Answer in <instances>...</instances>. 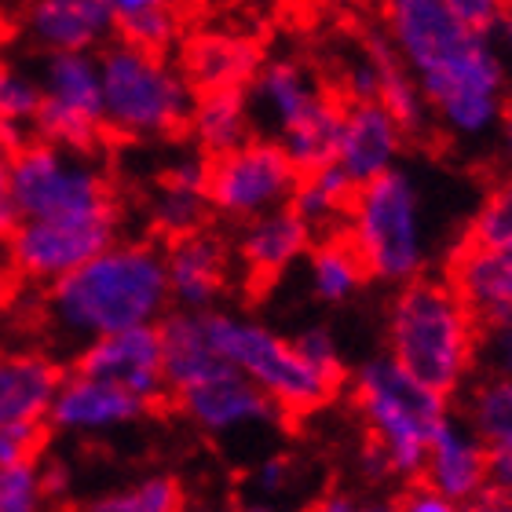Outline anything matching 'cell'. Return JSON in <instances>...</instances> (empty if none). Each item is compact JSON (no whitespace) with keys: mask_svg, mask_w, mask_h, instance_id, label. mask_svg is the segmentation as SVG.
I'll return each mask as SVG.
<instances>
[{"mask_svg":"<svg viewBox=\"0 0 512 512\" xmlns=\"http://www.w3.org/2000/svg\"><path fill=\"white\" fill-rule=\"evenodd\" d=\"M381 22L432 121L458 139H480L498 128L505 59L487 33L461 26L443 0H381Z\"/></svg>","mask_w":512,"mask_h":512,"instance_id":"1","label":"cell"},{"mask_svg":"<svg viewBox=\"0 0 512 512\" xmlns=\"http://www.w3.org/2000/svg\"><path fill=\"white\" fill-rule=\"evenodd\" d=\"M169 304L165 253L154 242H114L48 282L33 304V322L48 341L77 355L99 337L158 322Z\"/></svg>","mask_w":512,"mask_h":512,"instance_id":"2","label":"cell"},{"mask_svg":"<svg viewBox=\"0 0 512 512\" xmlns=\"http://www.w3.org/2000/svg\"><path fill=\"white\" fill-rule=\"evenodd\" d=\"M352 406L366 432V469L377 480H421L428 443L450 417L447 395L432 392L384 355L352 377Z\"/></svg>","mask_w":512,"mask_h":512,"instance_id":"3","label":"cell"},{"mask_svg":"<svg viewBox=\"0 0 512 512\" xmlns=\"http://www.w3.org/2000/svg\"><path fill=\"white\" fill-rule=\"evenodd\" d=\"M388 359L439 395H454L480 352V330L447 278L414 275L388 304Z\"/></svg>","mask_w":512,"mask_h":512,"instance_id":"4","label":"cell"},{"mask_svg":"<svg viewBox=\"0 0 512 512\" xmlns=\"http://www.w3.org/2000/svg\"><path fill=\"white\" fill-rule=\"evenodd\" d=\"M107 139H172L187 132L194 88L165 52L114 37L96 52Z\"/></svg>","mask_w":512,"mask_h":512,"instance_id":"5","label":"cell"},{"mask_svg":"<svg viewBox=\"0 0 512 512\" xmlns=\"http://www.w3.org/2000/svg\"><path fill=\"white\" fill-rule=\"evenodd\" d=\"M15 220H121V202L96 150L22 139L8 158Z\"/></svg>","mask_w":512,"mask_h":512,"instance_id":"6","label":"cell"},{"mask_svg":"<svg viewBox=\"0 0 512 512\" xmlns=\"http://www.w3.org/2000/svg\"><path fill=\"white\" fill-rule=\"evenodd\" d=\"M205 326H209L216 352L238 374H246L286 414V421L315 414L344 388L341 377H330L326 370L308 363L297 344L271 333L260 322L235 319L224 311H205Z\"/></svg>","mask_w":512,"mask_h":512,"instance_id":"7","label":"cell"},{"mask_svg":"<svg viewBox=\"0 0 512 512\" xmlns=\"http://www.w3.org/2000/svg\"><path fill=\"white\" fill-rule=\"evenodd\" d=\"M341 231L363 260L366 278L406 282L425 267L421 194L403 169H388L370 183H359Z\"/></svg>","mask_w":512,"mask_h":512,"instance_id":"8","label":"cell"},{"mask_svg":"<svg viewBox=\"0 0 512 512\" xmlns=\"http://www.w3.org/2000/svg\"><path fill=\"white\" fill-rule=\"evenodd\" d=\"M297 180V165L267 136H249L235 150L205 158V202L216 216L238 224L289 205Z\"/></svg>","mask_w":512,"mask_h":512,"instance_id":"9","label":"cell"},{"mask_svg":"<svg viewBox=\"0 0 512 512\" xmlns=\"http://www.w3.org/2000/svg\"><path fill=\"white\" fill-rule=\"evenodd\" d=\"M37 81L41 110L33 136L74 150H99L107 143L96 52H48L41 59Z\"/></svg>","mask_w":512,"mask_h":512,"instance_id":"10","label":"cell"},{"mask_svg":"<svg viewBox=\"0 0 512 512\" xmlns=\"http://www.w3.org/2000/svg\"><path fill=\"white\" fill-rule=\"evenodd\" d=\"M118 220H15L4 260L22 286H48L114 246Z\"/></svg>","mask_w":512,"mask_h":512,"instance_id":"11","label":"cell"},{"mask_svg":"<svg viewBox=\"0 0 512 512\" xmlns=\"http://www.w3.org/2000/svg\"><path fill=\"white\" fill-rule=\"evenodd\" d=\"M70 370L85 377H99L139 395L150 410H161L172 403L169 381H165V352H161V326H132V330L110 333L99 341L85 344L70 359Z\"/></svg>","mask_w":512,"mask_h":512,"instance_id":"12","label":"cell"},{"mask_svg":"<svg viewBox=\"0 0 512 512\" xmlns=\"http://www.w3.org/2000/svg\"><path fill=\"white\" fill-rule=\"evenodd\" d=\"M443 278L472 315L476 330H512V242L483 246L461 238Z\"/></svg>","mask_w":512,"mask_h":512,"instance_id":"13","label":"cell"},{"mask_svg":"<svg viewBox=\"0 0 512 512\" xmlns=\"http://www.w3.org/2000/svg\"><path fill=\"white\" fill-rule=\"evenodd\" d=\"M246 99L253 125H260L264 136L278 143L286 132L315 118L333 96L300 59L282 55V59H267L256 66L253 81L246 85Z\"/></svg>","mask_w":512,"mask_h":512,"instance_id":"14","label":"cell"},{"mask_svg":"<svg viewBox=\"0 0 512 512\" xmlns=\"http://www.w3.org/2000/svg\"><path fill=\"white\" fill-rule=\"evenodd\" d=\"M311 242H315V231L293 205H278L271 213L246 220L242 235H238L235 260L249 297H264L267 289L286 275V267L308 253Z\"/></svg>","mask_w":512,"mask_h":512,"instance_id":"15","label":"cell"},{"mask_svg":"<svg viewBox=\"0 0 512 512\" xmlns=\"http://www.w3.org/2000/svg\"><path fill=\"white\" fill-rule=\"evenodd\" d=\"M172 406L183 417H191L198 428H205L209 436L235 432V428H246V425L286 421V414L246 374H238L235 366H227L220 374L205 377V381L176 392L172 395Z\"/></svg>","mask_w":512,"mask_h":512,"instance_id":"16","label":"cell"},{"mask_svg":"<svg viewBox=\"0 0 512 512\" xmlns=\"http://www.w3.org/2000/svg\"><path fill=\"white\" fill-rule=\"evenodd\" d=\"M19 30L44 55L99 52L118 37V22L107 0H22Z\"/></svg>","mask_w":512,"mask_h":512,"instance_id":"17","label":"cell"},{"mask_svg":"<svg viewBox=\"0 0 512 512\" xmlns=\"http://www.w3.org/2000/svg\"><path fill=\"white\" fill-rule=\"evenodd\" d=\"M403 143H406L403 125L377 99L344 103L341 139H337V158H333V165L359 187V183H370L381 172L395 169V158H399Z\"/></svg>","mask_w":512,"mask_h":512,"instance_id":"18","label":"cell"},{"mask_svg":"<svg viewBox=\"0 0 512 512\" xmlns=\"http://www.w3.org/2000/svg\"><path fill=\"white\" fill-rule=\"evenodd\" d=\"M165 275H169V297L183 311H209L213 300L227 289L231 278V256L224 238L213 231H194V235L165 242Z\"/></svg>","mask_w":512,"mask_h":512,"instance_id":"19","label":"cell"},{"mask_svg":"<svg viewBox=\"0 0 512 512\" xmlns=\"http://www.w3.org/2000/svg\"><path fill=\"white\" fill-rule=\"evenodd\" d=\"M421 483H428L439 494H447L450 502L458 505L476 498L480 491H487V447L472 436L469 425L447 417L436 428V436L428 443Z\"/></svg>","mask_w":512,"mask_h":512,"instance_id":"20","label":"cell"},{"mask_svg":"<svg viewBox=\"0 0 512 512\" xmlns=\"http://www.w3.org/2000/svg\"><path fill=\"white\" fill-rule=\"evenodd\" d=\"M143 414H150V406L139 395L125 392V388L110 381H99V377L66 370L63 384H59V392L52 399V410H48V421L55 428L85 432V428L125 425V421H136Z\"/></svg>","mask_w":512,"mask_h":512,"instance_id":"21","label":"cell"},{"mask_svg":"<svg viewBox=\"0 0 512 512\" xmlns=\"http://www.w3.org/2000/svg\"><path fill=\"white\" fill-rule=\"evenodd\" d=\"M66 377V366L41 352L0 348V425L48 421L52 399Z\"/></svg>","mask_w":512,"mask_h":512,"instance_id":"22","label":"cell"},{"mask_svg":"<svg viewBox=\"0 0 512 512\" xmlns=\"http://www.w3.org/2000/svg\"><path fill=\"white\" fill-rule=\"evenodd\" d=\"M264 63L256 44L238 33H198L183 48L180 70L187 74L194 92L213 88H246L253 81L256 66Z\"/></svg>","mask_w":512,"mask_h":512,"instance_id":"23","label":"cell"},{"mask_svg":"<svg viewBox=\"0 0 512 512\" xmlns=\"http://www.w3.org/2000/svg\"><path fill=\"white\" fill-rule=\"evenodd\" d=\"M161 352H165V381L169 395L205 381V377L227 370V359L216 352L205 311H176L161 322Z\"/></svg>","mask_w":512,"mask_h":512,"instance_id":"24","label":"cell"},{"mask_svg":"<svg viewBox=\"0 0 512 512\" xmlns=\"http://www.w3.org/2000/svg\"><path fill=\"white\" fill-rule=\"evenodd\" d=\"M187 132L202 147L205 158L227 154L238 143L253 136V118H249L246 88H213V92H194V107Z\"/></svg>","mask_w":512,"mask_h":512,"instance_id":"25","label":"cell"},{"mask_svg":"<svg viewBox=\"0 0 512 512\" xmlns=\"http://www.w3.org/2000/svg\"><path fill=\"white\" fill-rule=\"evenodd\" d=\"M366 48H370L374 66H377V103L403 125L406 136L425 132L428 121H432L428 103H425V96H421L417 81L410 77V70L403 66V59H399L395 48L388 44V37H384V33L381 37H370Z\"/></svg>","mask_w":512,"mask_h":512,"instance_id":"26","label":"cell"},{"mask_svg":"<svg viewBox=\"0 0 512 512\" xmlns=\"http://www.w3.org/2000/svg\"><path fill=\"white\" fill-rule=\"evenodd\" d=\"M352 194H355V183L348 180L337 165H322V169H315V172H300L289 205L308 220L311 231L330 235V231H341L344 227Z\"/></svg>","mask_w":512,"mask_h":512,"instance_id":"27","label":"cell"},{"mask_svg":"<svg viewBox=\"0 0 512 512\" xmlns=\"http://www.w3.org/2000/svg\"><path fill=\"white\" fill-rule=\"evenodd\" d=\"M311 256V289L315 297L326 304H344L359 293V286L366 282V267L355 253V246L348 242L344 231H330L322 235L315 246L308 249Z\"/></svg>","mask_w":512,"mask_h":512,"instance_id":"28","label":"cell"},{"mask_svg":"<svg viewBox=\"0 0 512 512\" xmlns=\"http://www.w3.org/2000/svg\"><path fill=\"white\" fill-rule=\"evenodd\" d=\"M465 425L487 450L512 447V377L494 374L472 388Z\"/></svg>","mask_w":512,"mask_h":512,"instance_id":"29","label":"cell"},{"mask_svg":"<svg viewBox=\"0 0 512 512\" xmlns=\"http://www.w3.org/2000/svg\"><path fill=\"white\" fill-rule=\"evenodd\" d=\"M341 114H344V99L333 96L326 107L308 118L300 128L286 132L278 139V147L286 150L289 161L297 165V172H315L322 165H333L337 158V139H341Z\"/></svg>","mask_w":512,"mask_h":512,"instance_id":"30","label":"cell"},{"mask_svg":"<svg viewBox=\"0 0 512 512\" xmlns=\"http://www.w3.org/2000/svg\"><path fill=\"white\" fill-rule=\"evenodd\" d=\"M37 110H41V81H37V74L0 55V125L22 143V139L33 136Z\"/></svg>","mask_w":512,"mask_h":512,"instance_id":"31","label":"cell"},{"mask_svg":"<svg viewBox=\"0 0 512 512\" xmlns=\"http://www.w3.org/2000/svg\"><path fill=\"white\" fill-rule=\"evenodd\" d=\"M81 512H187V491L176 476H147L125 491L88 502Z\"/></svg>","mask_w":512,"mask_h":512,"instance_id":"32","label":"cell"},{"mask_svg":"<svg viewBox=\"0 0 512 512\" xmlns=\"http://www.w3.org/2000/svg\"><path fill=\"white\" fill-rule=\"evenodd\" d=\"M59 487V472H44L41 461H22L0 469V512H44Z\"/></svg>","mask_w":512,"mask_h":512,"instance_id":"33","label":"cell"},{"mask_svg":"<svg viewBox=\"0 0 512 512\" xmlns=\"http://www.w3.org/2000/svg\"><path fill=\"white\" fill-rule=\"evenodd\" d=\"M118 37L139 44V48H150V52H165L176 41H180V11L172 4H161V8H147L132 15V19L118 22Z\"/></svg>","mask_w":512,"mask_h":512,"instance_id":"34","label":"cell"},{"mask_svg":"<svg viewBox=\"0 0 512 512\" xmlns=\"http://www.w3.org/2000/svg\"><path fill=\"white\" fill-rule=\"evenodd\" d=\"M465 238L469 242H483V246H505V242H512V176L487 191Z\"/></svg>","mask_w":512,"mask_h":512,"instance_id":"35","label":"cell"},{"mask_svg":"<svg viewBox=\"0 0 512 512\" xmlns=\"http://www.w3.org/2000/svg\"><path fill=\"white\" fill-rule=\"evenodd\" d=\"M52 439V421H22V425H0V469L41 461L44 447Z\"/></svg>","mask_w":512,"mask_h":512,"instance_id":"36","label":"cell"},{"mask_svg":"<svg viewBox=\"0 0 512 512\" xmlns=\"http://www.w3.org/2000/svg\"><path fill=\"white\" fill-rule=\"evenodd\" d=\"M443 8H447L461 26H469V30L491 37L498 19H502L505 0H443Z\"/></svg>","mask_w":512,"mask_h":512,"instance_id":"37","label":"cell"},{"mask_svg":"<svg viewBox=\"0 0 512 512\" xmlns=\"http://www.w3.org/2000/svg\"><path fill=\"white\" fill-rule=\"evenodd\" d=\"M293 344H297L300 355H304L308 363H315L319 370H326L330 377H341V381H344L341 352H337V341H333L326 330H319V326H315V330H304Z\"/></svg>","mask_w":512,"mask_h":512,"instance_id":"38","label":"cell"},{"mask_svg":"<svg viewBox=\"0 0 512 512\" xmlns=\"http://www.w3.org/2000/svg\"><path fill=\"white\" fill-rule=\"evenodd\" d=\"M395 498H399V512H458L461 509L458 502H450L447 494L432 491V487L421 480L406 483V491L395 494Z\"/></svg>","mask_w":512,"mask_h":512,"instance_id":"39","label":"cell"},{"mask_svg":"<svg viewBox=\"0 0 512 512\" xmlns=\"http://www.w3.org/2000/svg\"><path fill=\"white\" fill-rule=\"evenodd\" d=\"M289 480H293V458H286V454H275V458L260 461L253 472V487L264 494L286 491Z\"/></svg>","mask_w":512,"mask_h":512,"instance_id":"40","label":"cell"},{"mask_svg":"<svg viewBox=\"0 0 512 512\" xmlns=\"http://www.w3.org/2000/svg\"><path fill=\"white\" fill-rule=\"evenodd\" d=\"M487 487L512 494V447L487 450Z\"/></svg>","mask_w":512,"mask_h":512,"instance_id":"41","label":"cell"},{"mask_svg":"<svg viewBox=\"0 0 512 512\" xmlns=\"http://www.w3.org/2000/svg\"><path fill=\"white\" fill-rule=\"evenodd\" d=\"M480 337H491V366H494V374L512 377V330H491V333H480Z\"/></svg>","mask_w":512,"mask_h":512,"instance_id":"42","label":"cell"},{"mask_svg":"<svg viewBox=\"0 0 512 512\" xmlns=\"http://www.w3.org/2000/svg\"><path fill=\"white\" fill-rule=\"evenodd\" d=\"M458 512H512V494L487 487V491H480L476 498H469V502H461V509H458Z\"/></svg>","mask_w":512,"mask_h":512,"instance_id":"43","label":"cell"},{"mask_svg":"<svg viewBox=\"0 0 512 512\" xmlns=\"http://www.w3.org/2000/svg\"><path fill=\"white\" fill-rule=\"evenodd\" d=\"M308 512H359V498L344 491H326L322 498H315L308 505Z\"/></svg>","mask_w":512,"mask_h":512,"instance_id":"44","label":"cell"},{"mask_svg":"<svg viewBox=\"0 0 512 512\" xmlns=\"http://www.w3.org/2000/svg\"><path fill=\"white\" fill-rule=\"evenodd\" d=\"M11 227H15V205H11L8 191V165H0V246L11 235Z\"/></svg>","mask_w":512,"mask_h":512,"instance_id":"45","label":"cell"},{"mask_svg":"<svg viewBox=\"0 0 512 512\" xmlns=\"http://www.w3.org/2000/svg\"><path fill=\"white\" fill-rule=\"evenodd\" d=\"M161 4H172V0H107V8L114 11V22L132 19V15H139V11L147 8H161Z\"/></svg>","mask_w":512,"mask_h":512,"instance_id":"46","label":"cell"},{"mask_svg":"<svg viewBox=\"0 0 512 512\" xmlns=\"http://www.w3.org/2000/svg\"><path fill=\"white\" fill-rule=\"evenodd\" d=\"M494 37H498V52H502V59H509L512 63V0H505V11L502 19H498V26H494Z\"/></svg>","mask_w":512,"mask_h":512,"instance_id":"47","label":"cell"},{"mask_svg":"<svg viewBox=\"0 0 512 512\" xmlns=\"http://www.w3.org/2000/svg\"><path fill=\"white\" fill-rule=\"evenodd\" d=\"M359 512H399V498H359Z\"/></svg>","mask_w":512,"mask_h":512,"instance_id":"48","label":"cell"},{"mask_svg":"<svg viewBox=\"0 0 512 512\" xmlns=\"http://www.w3.org/2000/svg\"><path fill=\"white\" fill-rule=\"evenodd\" d=\"M498 132H502V147H505V154L512 158V103H505L502 121H498Z\"/></svg>","mask_w":512,"mask_h":512,"instance_id":"49","label":"cell"},{"mask_svg":"<svg viewBox=\"0 0 512 512\" xmlns=\"http://www.w3.org/2000/svg\"><path fill=\"white\" fill-rule=\"evenodd\" d=\"M19 147V139L11 136L8 128L0 125V165H8V158H11V150Z\"/></svg>","mask_w":512,"mask_h":512,"instance_id":"50","label":"cell"},{"mask_svg":"<svg viewBox=\"0 0 512 512\" xmlns=\"http://www.w3.org/2000/svg\"><path fill=\"white\" fill-rule=\"evenodd\" d=\"M11 37V22L4 19V11H0V52H4V44H8Z\"/></svg>","mask_w":512,"mask_h":512,"instance_id":"51","label":"cell"},{"mask_svg":"<svg viewBox=\"0 0 512 512\" xmlns=\"http://www.w3.org/2000/svg\"><path fill=\"white\" fill-rule=\"evenodd\" d=\"M187 512H238L235 505H198V509H187Z\"/></svg>","mask_w":512,"mask_h":512,"instance_id":"52","label":"cell"},{"mask_svg":"<svg viewBox=\"0 0 512 512\" xmlns=\"http://www.w3.org/2000/svg\"><path fill=\"white\" fill-rule=\"evenodd\" d=\"M238 512H282V509H271V505H246V509H238Z\"/></svg>","mask_w":512,"mask_h":512,"instance_id":"53","label":"cell"}]
</instances>
